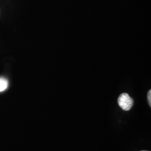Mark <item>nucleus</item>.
Listing matches in <instances>:
<instances>
[{
  "mask_svg": "<svg viewBox=\"0 0 151 151\" xmlns=\"http://www.w3.org/2000/svg\"><path fill=\"white\" fill-rule=\"evenodd\" d=\"M118 105L122 110L129 111L133 106V99L127 93H122L120 95L118 100Z\"/></svg>",
  "mask_w": 151,
  "mask_h": 151,
  "instance_id": "nucleus-1",
  "label": "nucleus"
},
{
  "mask_svg": "<svg viewBox=\"0 0 151 151\" xmlns=\"http://www.w3.org/2000/svg\"><path fill=\"white\" fill-rule=\"evenodd\" d=\"M8 81L4 78H0V92L4 91L8 88Z\"/></svg>",
  "mask_w": 151,
  "mask_h": 151,
  "instance_id": "nucleus-2",
  "label": "nucleus"
},
{
  "mask_svg": "<svg viewBox=\"0 0 151 151\" xmlns=\"http://www.w3.org/2000/svg\"><path fill=\"white\" fill-rule=\"evenodd\" d=\"M148 100L149 105L151 106V90H149L148 93Z\"/></svg>",
  "mask_w": 151,
  "mask_h": 151,
  "instance_id": "nucleus-3",
  "label": "nucleus"
}]
</instances>
